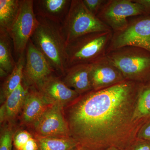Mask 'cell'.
<instances>
[{
  "label": "cell",
  "instance_id": "6da1fadb",
  "mask_svg": "<svg viewBox=\"0 0 150 150\" xmlns=\"http://www.w3.org/2000/svg\"><path fill=\"white\" fill-rule=\"evenodd\" d=\"M143 83L125 80L81 95L64 108L70 137L80 150H126L146 121L136 115Z\"/></svg>",
  "mask_w": 150,
  "mask_h": 150
},
{
  "label": "cell",
  "instance_id": "7a4b0ae2",
  "mask_svg": "<svg viewBox=\"0 0 150 150\" xmlns=\"http://www.w3.org/2000/svg\"><path fill=\"white\" fill-rule=\"evenodd\" d=\"M31 40L56 73L64 76L67 69V43L62 24L38 17Z\"/></svg>",
  "mask_w": 150,
  "mask_h": 150
},
{
  "label": "cell",
  "instance_id": "3957f363",
  "mask_svg": "<svg viewBox=\"0 0 150 150\" xmlns=\"http://www.w3.org/2000/svg\"><path fill=\"white\" fill-rule=\"evenodd\" d=\"M106 56L126 80L141 83L150 81V51L125 46L110 51Z\"/></svg>",
  "mask_w": 150,
  "mask_h": 150
},
{
  "label": "cell",
  "instance_id": "277c9868",
  "mask_svg": "<svg viewBox=\"0 0 150 150\" xmlns=\"http://www.w3.org/2000/svg\"><path fill=\"white\" fill-rule=\"evenodd\" d=\"M112 34V31L92 33L67 43V69L78 64H91L106 56Z\"/></svg>",
  "mask_w": 150,
  "mask_h": 150
},
{
  "label": "cell",
  "instance_id": "5b68a950",
  "mask_svg": "<svg viewBox=\"0 0 150 150\" xmlns=\"http://www.w3.org/2000/svg\"><path fill=\"white\" fill-rule=\"evenodd\" d=\"M62 25L67 44L88 33L112 31L87 9L83 0H72L69 12Z\"/></svg>",
  "mask_w": 150,
  "mask_h": 150
},
{
  "label": "cell",
  "instance_id": "8992f818",
  "mask_svg": "<svg viewBox=\"0 0 150 150\" xmlns=\"http://www.w3.org/2000/svg\"><path fill=\"white\" fill-rule=\"evenodd\" d=\"M125 46H134L150 51V15L129 18L127 25L113 33L108 52Z\"/></svg>",
  "mask_w": 150,
  "mask_h": 150
},
{
  "label": "cell",
  "instance_id": "52a82bcc",
  "mask_svg": "<svg viewBox=\"0 0 150 150\" xmlns=\"http://www.w3.org/2000/svg\"><path fill=\"white\" fill-rule=\"evenodd\" d=\"M39 21L34 12L33 0H21L18 16L8 32L14 53L18 59L26 50L28 44L38 26Z\"/></svg>",
  "mask_w": 150,
  "mask_h": 150
},
{
  "label": "cell",
  "instance_id": "ba28073f",
  "mask_svg": "<svg viewBox=\"0 0 150 150\" xmlns=\"http://www.w3.org/2000/svg\"><path fill=\"white\" fill-rule=\"evenodd\" d=\"M145 14L135 0H106L96 16L114 33L126 27L129 18Z\"/></svg>",
  "mask_w": 150,
  "mask_h": 150
},
{
  "label": "cell",
  "instance_id": "9c48e42d",
  "mask_svg": "<svg viewBox=\"0 0 150 150\" xmlns=\"http://www.w3.org/2000/svg\"><path fill=\"white\" fill-rule=\"evenodd\" d=\"M54 73H56L55 70L30 39L25 50L23 83L28 87L35 88L40 83Z\"/></svg>",
  "mask_w": 150,
  "mask_h": 150
},
{
  "label": "cell",
  "instance_id": "30bf717a",
  "mask_svg": "<svg viewBox=\"0 0 150 150\" xmlns=\"http://www.w3.org/2000/svg\"><path fill=\"white\" fill-rule=\"evenodd\" d=\"M30 127L38 137H71L64 108L57 105H51Z\"/></svg>",
  "mask_w": 150,
  "mask_h": 150
},
{
  "label": "cell",
  "instance_id": "8fae6325",
  "mask_svg": "<svg viewBox=\"0 0 150 150\" xmlns=\"http://www.w3.org/2000/svg\"><path fill=\"white\" fill-rule=\"evenodd\" d=\"M50 104L65 107L80 95L70 88L59 77L51 75L40 83L35 88Z\"/></svg>",
  "mask_w": 150,
  "mask_h": 150
},
{
  "label": "cell",
  "instance_id": "7c38bea8",
  "mask_svg": "<svg viewBox=\"0 0 150 150\" xmlns=\"http://www.w3.org/2000/svg\"><path fill=\"white\" fill-rule=\"evenodd\" d=\"M91 64L93 90L106 88L126 80L121 72L106 56Z\"/></svg>",
  "mask_w": 150,
  "mask_h": 150
},
{
  "label": "cell",
  "instance_id": "4fadbf2b",
  "mask_svg": "<svg viewBox=\"0 0 150 150\" xmlns=\"http://www.w3.org/2000/svg\"><path fill=\"white\" fill-rule=\"evenodd\" d=\"M51 105L36 89L29 87L22 108L21 124L30 127Z\"/></svg>",
  "mask_w": 150,
  "mask_h": 150
},
{
  "label": "cell",
  "instance_id": "5bb4252c",
  "mask_svg": "<svg viewBox=\"0 0 150 150\" xmlns=\"http://www.w3.org/2000/svg\"><path fill=\"white\" fill-rule=\"evenodd\" d=\"M71 0H36L33 8L36 16L62 24L71 5Z\"/></svg>",
  "mask_w": 150,
  "mask_h": 150
},
{
  "label": "cell",
  "instance_id": "9a60e30c",
  "mask_svg": "<svg viewBox=\"0 0 150 150\" xmlns=\"http://www.w3.org/2000/svg\"><path fill=\"white\" fill-rule=\"evenodd\" d=\"M91 64L73 65L66 70L63 81L69 87L80 95L93 90L91 78Z\"/></svg>",
  "mask_w": 150,
  "mask_h": 150
},
{
  "label": "cell",
  "instance_id": "2e32d148",
  "mask_svg": "<svg viewBox=\"0 0 150 150\" xmlns=\"http://www.w3.org/2000/svg\"><path fill=\"white\" fill-rule=\"evenodd\" d=\"M29 87L22 83L8 96L0 108V123L13 124L22 110L25 99Z\"/></svg>",
  "mask_w": 150,
  "mask_h": 150
},
{
  "label": "cell",
  "instance_id": "e0dca14e",
  "mask_svg": "<svg viewBox=\"0 0 150 150\" xmlns=\"http://www.w3.org/2000/svg\"><path fill=\"white\" fill-rule=\"evenodd\" d=\"M25 62V52L16 62L11 72L6 78L1 86L0 101L2 104L8 96L22 83L23 71Z\"/></svg>",
  "mask_w": 150,
  "mask_h": 150
},
{
  "label": "cell",
  "instance_id": "ac0fdd59",
  "mask_svg": "<svg viewBox=\"0 0 150 150\" xmlns=\"http://www.w3.org/2000/svg\"><path fill=\"white\" fill-rule=\"evenodd\" d=\"M38 150H76L78 144L71 137H39L34 136Z\"/></svg>",
  "mask_w": 150,
  "mask_h": 150
},
{
  "label": "cell",
  "instance_id": "d6986e66",
  "mask_svg": "<svg viewBox=\"0 0 150 150\" xmlns=\"http://www.w3.org/2000/svg\"><path fill=\"white\" fill-rule=\"evenodd\" d=\"M12 41L7 30L0 28V69L9 74L16 62L12 54Z\"/></svg>",
  "mask_w": 150,
  "mask_h": 150
},
{
  "label": "cell",
  "instance_id": "ffe728a7",
  "mask_svg": "<svg viewBox=\"0 0 150 150\" xmlns=\"http://www.w3.org/2000/svg\"><path fill=\"white\" fill-rule=\"evenodd\" d=\"M21 0H0V28L8 31L18 16Z\"/></svg>",
  "mask_w": 150,
  "mask_h": 150
},
{
  "label": "cell",
  "instance_id": "44dd1931",
  "mask_svg": "<svg viewBox=\"0 0 150 150\" xmlns=\"http://www.w3.org/2000/svg\"><path fill=\"white\" fill-rule=\"evenodd\" d=\"M136 115L138 119L144 121L150 118V81L142 85L137 100Z\"/></svg>",
  "mask_w": 150,
  "mask_h": 150
},
{
  "label": "cell",
  "instance_id": "7402d4cb",
  "mask_svg": "<svg viewBox=\"0 0 150 150\" xmlns=\"http://www.w3.org/2000/svg\"><path fill=\"white\" fill-rule=\"evenodd\" d=\"M13 144L16 150H38L37 141L34 135L26 130L20 129L15 131Z\"/></svg>",
  "mask_w": 150,
  "mask_h": 150
},
{
  "label": "cell",
  "instance_id": "603a6c76",
  "mask_svg": "<svg viewBox=\"0 0 150 150\" xmlns=\"http://www.w3.org/2000/svg\"><path fill=\"white\" fill-rule=\"evenodd\" d=\"M13 124L6 123L1 125L0 133V150H13L14 131Z\"/></svg>",
  "mask_w": 150,
  "mask_h": 150
},
{
  "label": "cell",
  "instance_id": "cb8c5ba5",
  "mask_svg": "<svg viewBox=\"0 0 150 150\" xmlns=\"http://www.w3.org/2000/svg\"><path fill=\"white\" fill-rule=\"evenodd\" d=\"M106 0H83L84 4L92 14L97 16Z\"/></svg>",
  "mask_w": 150,
  "mask_h": 150
},
{
  "label": "cell",
  "instance_id": "d4e9b609",
  "mask_svg": "<svg viewBox=\"0 0 150 150\" xmlns=\"http://www.w3.org/2000/svg\"><path fill=\"white\" fill-rule=\"evenodd\" d=\"M126 150H150V141L137 139Z\"/></svg>",
  "mask_w": 150,
  "mask_h": 150
},
{
  "label": "cell",
  "instance_id": "484cf974",
  "mask_svg": "<svg viewBox=\"0 0 150 150\" xmlns=\"http://www.w3.org/2000/svg\"><path fill=\"white\" fill-rule=\"evenodd\" d=\"M137 139L150 141V118L140 129Z\"/></svg>",
  "mask_w": 150,
  "mask_h": 150
},
{
  "label": "cell",
  "instance_id": "4316f807",
  "mask_svg": "<svg viewBox=\"0 0 150 150\" xmlns=\"http://www.w3.org/2000/svg\"><path fill=\"white\" fill-rule=\"evenodd\" d=\"M135 1L143 6L146 14L150 15V0H135Z\"/></svg>",
  "mask_w": 150,
  "mask_h": 150
},
{
  "label": "cell",
  "instance_id": "83f0119b",
  "mask_svg": "<svg viewBox=\"0 0 150 150\" xmlns=\"http://www.w3.org/2000/svg\"><path fill=\"white\" fill-rule=\"evenodd\" d=\"M104 150H122L120 149H118V148H115V147H111L108 148V149H105Z\"/></svg>",
  "mask_w": 150,
  "mask_h": 150
},
{
  "label": "cell",
  "instance_id": "f1b7e54d",
  "mask_svg": "<svg viewBox=\"0 0 150 150\" xmlns=\"http://www.w3.org/2000/svg\"><path fill=\"white\" fill-rule=\"evenodd\" d=\"M13 150H16L14 148L13 149Z\"/></svg>",
  "mask_w": 150,
  "mask_h": 150
},
{
  "label": "cell",
  "instance_id": "f546056e",
  "mask_svg": "<svg viewBox=\"0 0 150 150\" xmlns=\"http://www.w3.org/2000/svg\"><path fill=\"white\" fill-rule=\"evenodd\" d=\"M76 150H80L79 149H77Z\"/></svg>",
  "mask_w": 150,
  "mask_h": 150
}]
</instances>
